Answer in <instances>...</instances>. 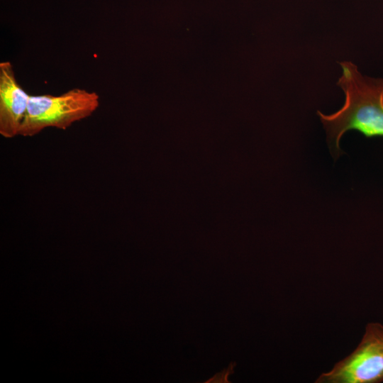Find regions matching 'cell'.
<instances>
[{"mask_svg":"<svg viewBox=\"0 0 383 383\" xmlns=\"http://www.w3.org/2000/svg\"><path fill=\"white\" fill-rule=\"evenodd\" d=\"M339 64L343 73L337 85L344 92V104L330 115L317 111L335 158L342 154L340 141L348 131H357L368 138L383 137V78L363 76L350 61Z\"/></svg>","mask_w":383,"mask_h":383,"instance_id":"cell-1","label":"cell"},{"mask_svg":"<svg viewBox=\"0 0 383 383\" xmlns=\"http://www.w3.org/2000/svg\"><path fill=\"white\" fill-rule=\"evenodd\" d=\"M233 365L232 364H231L229 365V367L224 370L223 372L218 373V374H216V375L214 376V377H213V378L210 379H209V382H228V376L230 373L233 372Z\"/></svg>","mask_w":383,"mask_h":383,"instance_id":"cell-5","label":"cell"},{"mask_svg":"<svg viewBox=\"0 0 383 383\" xmlns=\"http://www.w3.org/2000/svg\"><path fill=\"white\" fill-rule=\"evenodd\" d=\"M30 94L16 80L9 61L0 62V134L4 138L19 135Z\"/></svg>","mask_w":383,"mask_h":383,"instance_id":"cell-4","label":"cell"},{"mask_svg":"<svg viewBox=\"0 0 383 383\" xmlns=\"http://www.w3.org/2000/svg\"><path fill=\"white\" fill-rule=\"evenodd\" d=\"M383 382V325L369 323L357 348L316 383H379Z\"/></svg>","mask_w":383,"mask_h":383,"instance_id":"cell-3","label":"cell"},{"mask_svg":"<svg viewBox=\"0 0 383 383\" xmlns=\"http://www.w3.org/2000/svg\"><path fill=\"white\" fill-rule=\"evenodd\" d=\"M99 104L96 92L81 88H73L58 96L30 95L19 135L33 137L47 128L65 130L91 116Z\"/></svg>","mask_w":383,"mask_h":383,"instance_id":"cell-2","label":"cell"}]
</instances>
